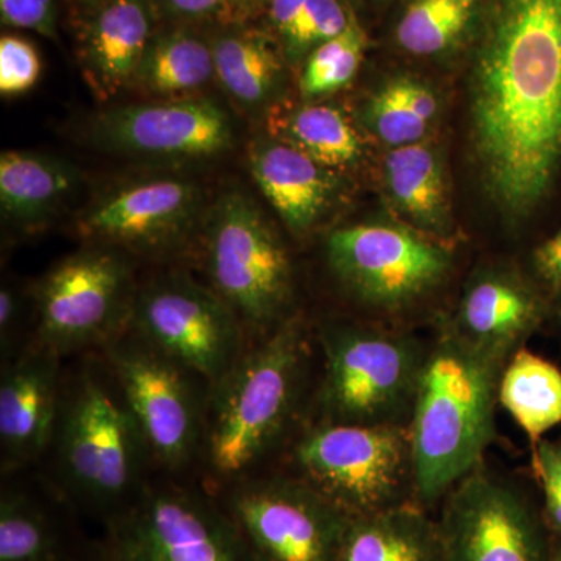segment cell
Returning a JSON list of instances; mask_svg holds the SVG:
<instances>
[{
  "instance_id": "obj_1",
  "label": "cell",
  "mask_w": 561,
  "mask_h": 561,
  "mask_svg": "<svg viewBox=\"0 0 561 561\" xmlns=\"http://www.w3.org/2000/svg\"><path fill=\"white\" fill-rule=\"evenodd\" d=\"M468 51L470 135L483 190L522 219L561 171V0H485Z\"/></svg>"
},
{
  "instance_id": "obj_2",
  "label": "cell",
  "mask_w": 561,
  "mask_h": 561,
  "mask_svg": "<svg viewBox=\"0 0 561 561\" xmlns=\"http://www.w3.org/2000/svg\"><path fill=\"white\" fill-rule=\"evenodd\" d=\"M502 365L453 331L426 354L409 430L412 482L423 504L442 500L481 467L496 435Z\"/></svg>"
},
{
  "instance_id": "obj_3",
  "label": "cell",
  "mask_w": 561,
  "mask_h": 561,
  "mask_svg": "<svg viewBox=\"0 0 561 561\" xmlns=\"http://www.w3.org/2000/svg\"><path fill=\"white\" fill-rule=\"evenodd\" d=\"M305 362L301 323L284 320L214 383L203 434L214 474L241 481L271 451L294 412Z\"/></svg>"
},
{
  "instance_id": "obj_4",
  "label": "cell",
  "mask_w": 561,
  "mask_h": 561,
  "mask_svg": "<svg viewBox=\"0 0 561 561\" xmlns=\"http://www.w3.org/2000/svg\"><path fill=\"white\" fill-rule=\"evenodd\" d=\"M58 457L68 489L108 522L136 496L146 442L119 389L84 371L62 398Z\"/></svg>"
},
{
  "instance_id": "obj_5",
  "label": "cell",
  "mask_w": 561,
  "mask_h": 561,
  "mask_svg": "<svg viewBox=\"0 0 561 561\" xmlns=\"http://www.w3.org/2000/svg\"><path fill=\"white\" fill-rule=\"evenodd\" d=\"M203 231L210 287L242 324L272 330L289 308L294 273L271 221L245 192L228 190L210 203Z\"/></svg>"
},
{
  "instance_id": "obj_6",
  "label": "cell",
  "mask_w": 561,
  "mask_h": 561,
  "mask_svg": "<svg viewBox=\"0 0 561 561\" xmlns=\"http://www.w3.org/2000/svg\"><path fill=\"white\" fill-rule=\"evenodd\" d=\"M136 294L127 253L88 243L36 283V345L60 356L108 346L130 327Z\"/></svg>"
},
{
  "instance_id": "obj_7",
  "label": "cell",
  "mask_w": 561,
  "mask_h": 561,
  "mask_svg": "<svg viewBox=\"0 0 561 561\" xmlns=\"http://www.w3.org/2000/svg\"><path fill=\"white\" fill-rule=\"evenodd\" d=\"M295 460L301 479L351 516L402 504L413 481L411 437L397 423L324 421L298 442Z\"/></svg>"
},
{
  "instance_id": "obj_8",
  "label": "cell",
  "mask_w": 561,
  "mask_h": 561,
  "mask_svg": "<svg viewBox=\"0 0 561 561\" xmlns=\"http://www.w3.org/2000/svg\"><path fill=\"white\" fill-rule=\"evenodd\" d=\"M320 405L331 423H394L415 400L426 354L401 335L359 327L323 334Z\"/></svg>"
},
{
  "instance_id": "obj_9",
  "label": "cell",
  "mask_w": 561,
  "mask_h": 561,
  "mask_svg": "<svg viewBox=\"0 0 561 561\" xmlns=\"http://www.w3.org/2000/svg\"><path fill=\"white\" fill-rule=\"evenodd\" d=\"M242 327L213 287L184 273L140 287L130 320L133 334L213 386L242 356Z\"/></svg>"
},
{
  "instance_id": "obj_10",
  "label": "cell",
  "mask_w": 561,
  "mask_h": 561,
  "mask_svg": "<svg viewBox=\"0 0 561 561\" xmlns=\"http://www.w3.org/2000/svg\"><path fill=\"white\" fill-rule=\"evenodd\" d=\"M116 561H254L224 507L180 486L140 490L108 522Z\"/></svg>"
},
{
  "instance_id": "obj_11",
  "label": "cell",
  "mask_w": 561,
  "mask_h": 561,
  "mask_svg": "<svg viewBox=\"0 0 561 561\" xmlns=\"http://www.w3.org/2000/svg\"><path fill=\"white\" fill-rule=\"evenodd\" d=\"M221 507L254 561H337L353 518L305 479H241Z\"/></svg>"
},
{
  "instance_id": "obj_12",
  "label": "cell",
  "mask_w": 561,
  "mask_h": 561,
  "mask_svg": "<svg viewBox=\"0 0 561 561\" xmlns=\"http://www.w3.org/2000/svg\"><path fill=\"white\" fill-rule=\"evenodd\" d=\"M205 190L181 175L138 176L99 192L76 219L87 243L161 256L190 242L208 214Z\"/></svg>"
},
{
  "instance_id": "obj_13",
  "label": "cell",
  "mask_w": 561,
  "mask_h": 561,
  "mask_svg": "<svg viewBox=\"0 0 561 561\" xmlns=\"http://www.w3.org/2000/svg\"><path fill=\"white\" fill-rule=\"evenodd\" d=\"M106 350L116 387L147 449L164 467H184L205 434L194 375L136 334H122Z\"/></svg>"
},
{
  "instance_id": "obj_14",
  "label": "cell",
  "mask_w": 561,
  "mask_h": 561,
  "mask_svg": "<svg viewBox=\"0 0 561 561\" xmlns=\"http://www.w3.org/2000/svg\"><path fill=\"white\" fill-rule=\"evenodd\" d=\"M79 136L102 153L164 161L221 157L236 139L227 111L195 95L111 106L88 117Z\"/></svg>"
},
{
  "instance_id": "obj_15",
  "label": "cell",
  "mask_w": 561,
  "mask_h": 561,
  "mask_svg": "<svg viewBox=\"0 0 561 561\" xmlns=\"http://www.w3.org/2000/svg\"><path fill=\"white\" fill-rule=\"evenodd\" d=\"M332 272L359 300L379 308L411 305L434 290L451 271V254L440 243L409 228L360 224L328 236Z\"/></svg>"
},
{
  "instance_id": "obj_16",
  "label": "cell",
  "mask_w": 561,
  "mask_h": 561,
  "mask_svg": "<svg viewBox=\"0 0 561 561\" xmlns=\"http://www.w3.org/2000/svg\"><path fill=\"white\" fill-rule=\"evenodd\" d=\"M437 524L443 561H551L529 500L481 467L446 494Z\"/></svg>"
},
{
  "instance_id": "obj_17",
  "label": "cell",
  "mask_w": 561,
  "mask_h": 561,
  "mask_svg": "<svg viewBox=\"0 0 561 561\" xmlns=\"http://www.w3.org/2000/svg\"><path fill=\"white\" fill-rule=\"evenodd\" d=\"M60 354L36 345L14 354L0 379V448L3 467L38 459L57 434L61 400Z\"/></svg>"
},
{
  "instance_id": "obj_18",
  "label": "cell",
  "mask_w": 561,
  "mask_h": 561,
  "mask_svg": "<svg viewBox=\"0 0 561 561\" xmlns=\"http://www.w3.org/2000/svg\"><path fill=\"white\" fill-rule=\"evenodd\" d=\"M249 169L265 201L271 203L290 232L305 236L337 208L343 197L341 173L265 136L249 144Z\"/></svg>"
},
{
  "instance_id": "obj_19",
  "label": "cell",
  "mask_w": 561,
  "mask_h": 561,
  "mask_svg": "<svg viewBox=\"0 0 561 561\" xmlns=\"http://www.w3.org/2000/svg\"><path fill=\"white\" fill-rule=\"evenodd\" d=\"M540 298L526 280L502 268L476 273L461 297L453 332L504 364L540 323Z\"/></svg>"
},
{
  "instance_id": "obj_20",
  "label": "cell",
  "mask_w": 561,
  "mask_h": 561,
  "mask_svg": "<svg viewBox=\"0 0 561 561\" xmlns=\"http://www.w3.org/2000/svg\"><path fill=\"white\" fill-rule=\"evenodd\" d=\"M153 0H111L88 14L77 57L83 79L101 102L131 90L133 79L153 35Z\"/></svg>"
},
{
  "instance_id": "obj_21",
  "label": "cell",
  "mask_w": 561,
  "mask_h": 561,
  "mask_svg": "<svg viewBox=\"0 0 561 561\" xmlns=\"http://www.w3.org/2000/svg\"><path fill=\"white\" fill-rule=\"evenodd\" d=\"M83 173L49 153L3 151L0 157V209L13 230L38 232L58 219L77 197Z\"/></svg>"
},
{
  "instance_id": "obj_22",
  "label": "cell",
  "mask_w": 561,
  "mask_h": 561,
  "mask_svg": "<svg viewBox=\"0 0 561 561\" xmlns=\"http://www.w3.org/2000/svg\"><path fill=\"white\" fill-rule=\"evenodd\" d=\"M210 44L216 79L239 108L267 113L280 102L289 61L271 33L257 27H220Z\"/></svg>"
},
{
  "instance_id": "obj_23",
  "label": "cell",
  "mask_w": 561,
  "mask_h": 561,
  "mask_svg": "<svg viewBox=\"0 0 561 561\" xmlns=\"http://www.w3.org/2000/svg\"><path fill=\"white\" fill-rule=\"evenodd\" d=\"M216 79L213 44L191 24L153 32L133 79L131 90L147 98H194Z\"/></svg>"
},
{
  "instance_id": "obj_24",
  "label": "cell",
  "mask_w": 561,
  "mask_h": 561,
  "mask_svg": "<svg viewBox=\"0 0 561 561\" xmlns=\"http://www.w3.org/2000/svg\"><path fill=\"white\" fill-rule=\"evenodd\" d=\"M383 183L391 203L419 230L445 236L451 230V201L445 165L432 144L391 149L383 162Z\"/></svg>"
},
{
  "instance_id": "obj_25",
  "label": "cell",
  "mask_w": 561,
  "mask_h": 561,
  "mask_svg": "<svg viewBox=\"0 0 561 561\" xmlns=\"http://www.w3.org/2000/svg\"><path fill=\"white\" fill-rule=\"evenodd\" d=\"M337 561H443L438 524L404 502L353 516Z\"/></svg>"
},
{
  "instance_id": "obj_26",
  "label": "cell",
  "mask_w": 561,
  "mask_h": 561,
  "mask_svg": "<svg viewBox=\"0 0 561 561\" xmlns=\"http://www.w3.org/2000/svg\"><path fill=\"white\" fill-rule=\"evenodd\" d=\"M265 128L271 138L289 144L342 173L359 164L364 147L346 114L330 103L280 101L265 113Z\"/></svg>"
},
{
  "instance_id": "obj_27",
  "label": "cell",
  "mask_w": 561,
  "mask_h": 561,
  "mask_svg": "<svg viewBox=\"0 0 561 561\" xmlns=\"http://www.w3.org/2000/svg\"><path fill=\"white\" fill-rule=\"evenodd\" d=\"M485 0H401L393 20L394 47L419 60H446L470 50Z\"/></svg>"
},
{
  "instance_id": "obj_28",
  "label": "cell",
  "mask_w": 561,
  "mask_h": 561,
  "mask_svg": "<svg viewBox=\"0 0 561 561\" xmlns=\"http://www.w3.org/2000/svg\"><path fill=\"white\" fill-rule=\"evenodd\" d=\"M440 114V98L431 84L409 73L390 77L365 99L360 124L390 146L421 142Z\"/></svg>"
},
{
  "instance_id": "obj_29",
  "label": "cell",
  "mask_w": 561,
  "mask_h": 561,
  "mask_svg": "<svg viewBox=\"0 0 561 561\" xmlns=\"http://www.w3.org/2000/svg\"><path fill=\"white\" fill-rule=\"evenodd\" d=\"M497 398L535 446L561 423V371L537 354L518 350L502 371Z\"/></svg>"
},
{
  "instance_id": "obj_30",
  "label": "cell",
  "mask_w": 561,
  "mask_h": 561,
  "mask_svg": "<svg viewBox=\"0 0 561 561\" xmlns=\"http://www.w3.org/2000/svg\"><path fill=\"white\" fill-rule=\"evenodd\" d=\"M0 561H66L60 527L50 512L24 491L2 493Z\"/></svg>"
},
{
  "instance_id": "obj_31",
  "label": "cell",
  "mask_w": 561,
  "mask_h": 561,
  "mask_svg": "<svg viewBox=\"0 0 561 561\" xmlns=\"http://www.w3.org/2000/svg\"><path fill=\"white\" fill-rule=\"evenodd\" d=\"M367 47V33L354 18L342 35L313 49L301 65L302 101H317L348 87L359 72Z\"/></svg>"
},
{
  "instance_id": "obj_32",
  "label": "cell",
  "mask_w": 561,
  "mask_h": 561,
  "mask_svg": "<svg viewBox=\"0 0 561 561\" xmlns=\"http://www.w3.org/2000/svg\"><path fill=\"white\" fill-rule=\"evenodd\" d=\"M357 18L343 0H306L297 24L280 44L290 66H301L313 49L342 35Z\"/></svg>"
},
{
  "instance_id": "obj_33",
  "label": "cell",
  "mask_w": 561,
  "mask_h": 561,
  "mask_svg": "<svg viewBox=\"0 0 561 561\" xmlns=\"http://www.w3.org/2000/svg\"><path fill=\"white\" fill-rule=\"evenodd\" d=\"M43 70L38 50L31 41L18 35L0 39V92L18 98L35 88Z\"/></svg>"
},
{
  "instance_id": "obj_34",
  "label": "cell",
  "mask_w": 561,
  "mask_h": 561,
  "mask_svg": "<svg viewBox=\"0 0 561 561\" xmlns=\"http://www.w3.org/2000/svg\"><path fill=\"white\" fill-rule=\"evenodd\" d=\"M534 470L545 494L546 518L561 537V438L534 446Z\"/></svg>"
},
{
  "instance_id": "obj_35",
  "label": "cell",
  "mask_w": 561,
  "mask_h": 561,
  "mask_svg": "<svg viewBox=\"0 0 561 561\" xmlns=\"http://www.w3.org/2000/svg\"><path fill=\"white\" fill-rule=\"evenodd\" d=\"M0 20L7 27L57 38L55 0H0Z\"/></svg>"
},
{
  "instance_id": "obj_36",
  "label": "cell",
  "mask_w": 561,
  "mask_h": 561,
  "mask_svg": "<svg viewBox=\"0 0 561 561\" xmlns=\"http://www.w3.org/2000/svg\"><path fill=\"white\" fill-rule=\"evenodd\" d=\"M158 14L175 24L219 21L225 0H153Z\"/></svg>"
},
{
  "instance_id": "obj_37",
  "label": "cell",
  "mask_w": 561,
  "mask_h": 561,
  "mask_svg": "<svg viewBox=\"0 0 561 561\" xmlns=\"http://www.w3.org/2000/svg\"><path fill=\"white\" fill-rule=\"evenodd\" d=\"M22 313V297L20 291L10 284H3L0 289V345L2 353L7 356H14L13 346L20 331Z\"/></svg>"
},
{
  "instance_id": "obj_38",
  "label": "cell",
  "mask_w": 561,
  "mask_h": 561,
  "mask_svg": "<svg viewBox=\"0 0 561 561\" xmlns=\"http://www.w3.org/2000/svg\"><path fill=\"white\" fill-rule=\"evenodd\" d=\"M272 0H225L219 16L220 27L264 28Z\"/></svg>"
},
{
  "instance_id": "obj_39",
  "label": "cell",
  "mask_w": 561,
  "mask_h": 561,
  "mask_svg": "<svg viewBox=\"0 0 561 561\" xmlns=\"http://www.w3.org/2000/svg\"><path fill=\"white\" fill-rule=\"evenodd\" d=\"M305 5L306 0H272L262 31L271 33L280 46L294 31Z\"/></svg>"
},
{
  "instance_id": "obj_40",
  "label": "cell",
  "mask_w": 561,
  "mask_h": 561,
  "mask_svg": "<svg viewBox=\"0 0 561 561\" xmlns=\"http://www.w3.org/2000/svg\"><path fill=\"white\" fill-rule=\"evenodd\" d=\"M535 267L549 286L561 290V231L535 251Z\"/></svg>"
},
{
  "instance_id": "obj_41",
  "label": "cell",
  "mask_w": 561,
  "mask_h": 561,
  "mask_svg": "<svg viewBox=\"0 0 561 561\" xmlns=\"http://www.w3.org/2000/svg\"><path fill=\"white\" fill-rule=\"evenodd\" d=\"M108 2H111V0H76L77 5H79L80 9L87 10L88 14L101 9V7L106 5Z\"/></svg>"
},
{
  "instance_id": "obj_42",
  "label": "cell",
  "mask_w": 561,
  "mask_h": 561,
  "mask_svg": "<svg viewBox=\"0 0 561 561\" xmlns=\"http://www.w3.org/2000/svg\"><path fill=\"white\" fill-rule=\"evenodd\" d=\"M343 2L348 5V9L353 11L354 14L364 9L365 5V0H343Z\"/></svg>"
},
{
  "instance_id": "obj_43",
  "label": "cell",
  "mask_w": 561,
  "mask_h": 561,
  "mask_svg": "<svg viewBox=\"0 0 561 561\" xmlns=\"http://www.w3.org/2000/svg\"><path fill=\"white\" fill-rule=\"evenodd\" d=\"M551 561H561V545L553 548L551 551Z\"/></svg>"
},
{
  "instance_id": "obj_44",
  "label": "cell",
  "mask_w": 561,
  "mask_h": 561,
  "mask_svg": "<svg viewBox=\"0 0 561 561\" xmlns=\"http://www.w3.org/2000/svg\"><path fill=\"white\" fill-rule=\"evenodd\" d=\"M88 561H116V560L111 559L108 553L102 551L101 553H99L98 557H94V559H91V560H88Z\"/></svg>"
},
{
  "instance_id": "obj_45",
  "label": "cell",
  "mask_w": 561,
  "mask_h": 561,
  "mask_svg": "<svg viewBox=\"0 0 561 561\" xmlns=\"http://www.w3.org/2000/svg\"><path fill=\"white\" fill-rule=\"evenodd\" d=\"M365 2H367V0H365ZM370 2L375 3V5L382 7L387 5V3H390L391 0H370Z\"/></svg>"
},
{
  "instance_id": "obj_46",
  "label": "cell",
  "mask_w": 561,
  "mask_h": 561,
  "mask_svg": "<svg viewBox=\"0 0 561 561\" xmlns=\"http://www.w3.org/2000/svg\"><path fill=\"white\" fill-rule=\"evenodd\" d=\"M560 313H561V309H560Z\"/></svg>"
}]
</instances>
